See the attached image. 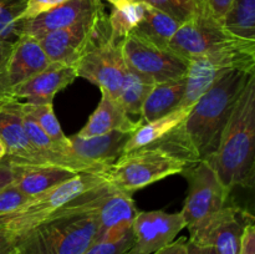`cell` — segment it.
Listing matches in <instances>:
<instances>
[{
	"instance_id": "6da1fadb",
	"label": "cell",
	"mask_w": 255,
	"mask_h": 254,
	"mask_svg": "<svg viewBox=\"0 0 255 254\" xmlns=\"http://www.w3.org/2000/svg\"><path fill=\"white\" fill-rule=\"evenodd\" d=\"M101 186L81 194L34 229L17 237V253H84L97 238L96 197Z\"/></svg>"
},
{
	"instance_id": "7a4b0ae2",
	"label": "cell",
	"mask_w": 255,
	"mask_h": 254,
	"mask_svg": "<svg viewBox=\"0 0 255 254\" xmlns=\"http://www.w3.org/2000/svg\"><path fill=\"white\" fill-rule=\"evenodd\" d=\"M255 74L244 86L216 152L207 159L222 183L253 188L255 177Z\"/></svg>"
},
{
	"instance_id": "3957f363",
	"label": "cell",
	"mask_w": 255,
	"mask_h": 254,
	"mask_svg": "<svg viewBox=\"0 0 255 254\" xmlns=\"http://www.w3.org/2000/svg\"><path fill=\"white\" fill-rule=\"evenodd\" d=\"M255 72L232 70L207 90L192 107L179 128L199 159L216 152L237 101Z\"/></svg>"
},
{
	"instance_id": "277c9868",
	"label": "cell",
	"mask_w": 255,
	"mask_h": 254,
	"mask_svg": "<svg viewBox=\"0 0 255 254\" xmlns=\"http://www.w3.org/2000/svg\"><path fill=\"white\" fill-rule=\"evenodd\" d=\"M232 70L255 72V41L236 37L189 60L186 91L178 107L193 106L207 90Z\"/></svg>"
},
{
	"instance_id": "5b68a950",
	"label": "cell",
	"mask_w": 255,
	"mask_h": 254,
	"mask_svg": "<svg viewBox=\"0 0 255 254\" xmlns=\"http://www.w3.org/2000/svg\"><path fill=\"white\" fill-rule=\"evenodd\" d=\"M105 183L100 174L79 173L69 181L31 197L19 208L0 216V229L10 232L15 238L27 233L46 221L81 194Z\"/></svg>"
},
{
	"instance_id": "8992f818",
	"label": "cell",
	"mask_w": 255,
	"mask_h": 254,
	"mask_svg": "<svg viewBox=\"0 0 255 254\" xmlns=\"http://www.w3.org/2000/svg\"><path fill=\"white\" fill-rule=\"evenodd\" d=\"M187 166L182 159L149 144L125 153L100 176L114 188L133 193L172 174L182 173Z\"/></svg>"
},
{
	"instance_id": "52a82bcc",
	"label": "cell",
	"mask_w": 255,
	"mask_h": 254,
	"mask_svg": "<svg viewBox=\"0 0 255 254\" xmlns=\"http://www.w3.org/2000/svg\"><path fill=\"white\" fill-rule=\"evenodd\" d=\"M182 174L188 182V193L181 212L193 238L227 206L231 191L204 159L187 166Z\"/></svg>"
},
{
	"instance_id": "ba28073f",
	"label": "cell",
	"mask_w": 255,
	"mask_h": 254,
	"mask_svg": "<svg viewBox=\"0 0 255 254\" xmlns=\"http://www.w3.org/2000/svg\"><path fill=\"white\" fill-rule=\"evenodd\" d=\"M121 50L128 69L149 77L156 84L186 77L188 61L133 32L122 40Z\"/></svg>"
},
{
	"instance_id": "9c48e42d",
	"label": "cell",
	"mask_w": 255,
	"mask_h": 254,
	"mask_svg": "<svg viewBox=\"0 0 255 254\" xmlns=\"http://www.w3.org/2000/svg\"><path fill=\"white\" fill-rule=\"evenodd\" d=\"M121 42L116 44L111 37L101 40L90 46L74 65L77 77L97 85L101 91L115 100L128 70L122 55Z\"/></svg>"
},
{
	"instance_id": "30bf717a",
	"label": "cell",
	"mask_w": 255,
	"mask_h": 254,
	"mask_svg": "<svg viewBox=\"0 0 255 254\" xmlns=\"http://www.w3.org/2000/svg\"><path fill=\"white\" fill-rule=\"evenodd\" d=\"M186 228L182 212L138 211L132 224V244L125 254H153L176 241Z\"/></svg>"
},
{
	"instance_id": "8fae6325",
	"label": "cell",
	"mask_w": 255,
	"mask_h": 254,
	"mask_svg": "<svg viewBox=\"0 0 255 254\" xmlns=\"http://www.w3.org/2000/svg\"><path fill=\"white\" fill-rule=\"evenodd\" d=\"M233 39L236 37L229 35L219 21L204 15L194 14L179 25L167 49L189 61Z\"/></svg>"
},
{
	"instance_id": "7c38bea8",
	"label": "cell",
	"mask_w": 255,
	"mask_h": 254,
	"mask_svg": "<svg viewBox=\"0 0 255 254\" xmlns=\"http://www.w3.org/2000/svg\"><path fill=\"white\" fill-rule=\"evenodd\" d=\"M99 218L97 241H114L132 232V224L138 209L134 206L132 193L111 187L105 182L96 197Z\"/></svg>"
},
{
	"instance_id": "4fadbf2b",
	"label": "cell",
	"mask_w": 255,
	"mask_h": 254,
	"mask_svg": "<svg viewBox=\"0 0 255 254\" xmlns=\"http://www.w3.org/2000/svg\"><path fill=\"white\" fill-rule=\"evenodd\" d=\"M51 61L42 50L39 40L22 34L12 45L0 76V100L5 99L11 90L30 77L46 69Z\"/></svg>"
},
{
	"instance_id": "5bb4252c",
	"label": "cell",
	"mask_w": 255,
	"mask_h": 254,
	"mask_svg": "<svg viewBox=\"0 0 255 254\" xmlns=\"http://www.w3.org/2000/svg\"><path fill=\"white\" fill-rule=\"evenodd\" d=\"M254 223V216L246 209L226 206L197 236L189 241L208 244L217 254H239L244 228Z\"/></svg>"
},
{
	"instance_id": "9a60e30c",
	"label": "cell",
	"mask_w": 255,
	"mask_h": 254,
	"mask_svg": "<svg viewBox=\"0 0 255 254\" xmlns=\"http://www.w3.org/2000/svg\"><path fill=\"white\" fill-rule=\"evenodd\" d=\"M0 141L6 148V158L27 163L51 164L30 142L22 124L19 100L9 97L0 100Z\"/></svg>"
},
{
	"instance_id": "2e32d148",
	"label": "cell",
	"mask_w": 255,
	"mask_h": 254,
	"mask_svg": "<svg viewBox=\"0 0 255 254\" xmlns=\"http://www.w3.org/2000/svg\"><path fill=\"white\" fill-rule=\"evenodd\" d=\"M101 10L71 26L47 32L37 39L50 61L54 64H76L77 60L90 46L96 16Z\"/></svg>"
},
{
	"instance_id": "e0dca14e",
	"label": "cell",
	"mask_w": 255,
	"mask_h": 254,
	"mask_svg": "<svg viewBox=\"0 0 255 254\" xmlns=\"http://www.w3.org/2000/svg\"><path fill=\"white\" fill-rule=\"evenodd\" d=\"M76 77L74 65L51 62L41 72L11 90L6 97L29 104H52L55 95L71 85Z\"/></svg>"
},
{
	"instance_id": "ac0fdd59",
	"label": "cell",
	"mask_w": 255,
	"mask_h": 254,
	"mask_svg": "<svg viewBox=\"0 0 255 254\" xmlns=\"http://www.w3.org/2000/svg\"><path fill=\"white\" fill-rule=\"evenodd\" d=\"M104 9L101 0H69L32 19L24 20L22 34L40 39L47 32L71 26Z\"/></svg>"
},
{
	"instance_id": "d6986e66",
	"label": "cell",
	"mask_w": 255,
	"mask_h": 254,
	"mask_svg": "<svg viewBox=\"0 0 255 254\" xmlns=\"http://www.w3.org/2000/svg\"><path fill=\"white\" fill-rule=\"evenodd\" d=\"M4 158L11 167L14 178L12 184L29 198L44 193L79 174L77 172L55 164L27 163L6 157Z\"/></svg>"
},
{
	"instance_id": "ffe728a7",
	"label": "cell",
	"mask_w": 255,
	"mask_h": 254,
	"mask_svg": "<svg viewBox=\"0 0 255 254\" xmlns=\"http://www.w3.org/2000/svg\"><path fill=\"white\" fill-rule=\"evenodd\" d=\"M132 133L124 131H112L95 137H69L71 149L75 156L84 161L111 166L120 157L124 156L125 146Z\"/></svg>"
},
{
	"instance_id": "44dd1931",
	"label": "cell",
	"mask_w": 255,
	"mask_h": 254,
	"mask_svg": "<svg viewBox=\"0 0 255 254\" xmlns=\"http://www.w3.org/2000/svg\"><path fill=\"white\" fill-rule=\"evenodd\" d=\"M142 125L141 120L136 121L126 114L119 101L112 99L109 94L101 91V100L99 106L90 116L87 124L80 129L76 136L87 138V137L100 136L112 131H124L133 133Z\"/></svg>"
},
{
	"instance_id": "7402d4cb",
	"label": "cell",
	"mask_w": 255,
	"mask_h": 254,
	"mask_svg": "<svg viewBox=\"0 0 255 254\" xmlns=\"http://www.w3.org/2000/svg\"><path fill=\"white\" fill-rule=\"evenodd\" d=\"M186 91V77L172 81L158 82L147 96L141 110L142 124L159 119L178 109Z\"/></svg>"
},
{
	"instance_id": "603a6c76",
	"label": "cell",
	"mask_w": 255,
	"mask_h": 254,
	"mask_svg": "<svg viewBox=\"0 0 255 254\" xmlns=\"http://www.w3.org/2000/svg\"><path fill=\"white\" fill-rule=\"evenodd\" d=\"M192 107L193 106L178 107L174 111L169 112V114L164 115V116L159 117V119L142 124L131 134L129 139L127 141L126 146H125V153L136 151V149L142 148V147L149 146L153 142L161 139L164 134L171 132L174 127H177L183 122V120L191 112Z\"/></svg>"
},
{
	"instance_id": "cb8c5ba5",
	"label": "cell",
	"mask_w": 255,
	"mask_h": 254,
	"mask_svg": "<svg viewBox=\"0 0 255 254\" xmlns=\"http://www.w3.org/2000/svg\"><path fill=\"white\" fill-rule=\"evenodd\" d=\"M179 25L178 20L146 2L143 19L132 32L156 46L167 49Z\"/></svg>"
},
{
	"instance_id": "d4e9b609",
	"label": "cell",
	"mask_w": 255,
	"mask_h": 254,
	"mask_svg": "<svg viewBox=\"0 0 255 254\" xmlns=\"http://www.w3.org/2000/svg\"><path fill=\"white\" fill-rule=\"evenodd\" d=\"M156 82L149 77L128 69L120 89L117 101L128 116L141 115L142 106Z\"/></svg>"
},
{
	"instance_id": "484cf974",
	"label": "cell",
	"mask_w": 255,
	"mask_h": 254,
	"mask_svg": "<svg viewBox=\"0 0 255 254\" xmlns=\"http://www.w3.org/2000/svg\"><path fill=\"white\" fill-rule=\"evenodd\" d=\"M222 26L232 36L255 41V0H233Z\"/></svg>"
},
{
	"instance_id": "4316f807",
	"label": "cell",
	"mask_w": 255,
	"mask_h": 254,
	"mask_svg": "<svg viewBox=\"0 0 255 254\" xmlns=\"http://www.w3.org/2000/svg\"><path fill=\"white\" fill-rule=\"evenodd\" d=\"M21 109L25 114L29 115L40 128L45 132L47 137L60 147L65 153L75 156L71 149L69 137L65 136L60 122L54 112L52 104H29V102L21 101Z\"/></svg>"
},
{
	"instance_id": "83f0119b",
	"label": "cell",
	"mask_w": 255,
	"mask_h": 254,
	"mask_svg": "<svg viewBox=\"0 0 255 254\" xmlns=\"http://www.w3.org/2000/svg\"><path fill=\"white\" fill-rule=\"evenodd\" d=\"M146 11V1L137 0L121 6H114L109 16L111 37L114 42L119 44L128 36L143 19Z\"/></svg>"
},
{
	"instance_id": "f1b7e54d",
	"label": "cell",
	"mask_w": 255,
	"mask_h": 254,
	"mask_svg": "<svg viewBox=\"0 0 255 254\" xmlns=\"http://www.w3.org/2000/svg\"><path fill=\"white\" fill-rule=\"evenodd\" d=\"M143 1L171 15L181 24L196 12L194 0H143Z\"/></svg>"
},
{
	"instance_id": "f546056e",
	"label": "cell",
	"mask_w": 255,
	"mask_h": 254,
	"mask_svg": "<svg viewBox=\"0 0 255 254\" xmlns=\"http://www.w3.org/2000/svg\"><path fill=\"white\" fill-rule=\"evenodd\" d=\"M132 244V232L120 239L97 241L82 254H125Z\"/></svg>"
},
{
	"instance_id": "4dcf8cb0",
	"label": "cell",
	"mask_w": 255,
	"mask_h": 254,
	"mask_svg": "<svg viewBox=\"0 0 255 254\" xmlns=\"http://www.w3.org/2000/svg\"><path fill=\"white\" fill-rule=\"evenodd\" d=\"M194 2H196L194 14L212 17L222 24V20L228 12L233 0H194Z\"/></svg>"
},
{
	"instance_id": "1f68e13d",
	"label": "cell",
	"mask_w": 255,
	"mask_h": 254,
	"mask_svg": "<svg viewBox=\"0 0 255 254\" xmlns=\"http://www.w3.org/2000/svg\"><path fill=\"white\" fill-rule=\"evenodd\" d=\"M27 199L29 197L24 196L14 184H10V186L2 188L0 191V216L19 208Z\"/></svg>"
},
{
	"instance_id": "d6a6232c",
	"label": "cell",
	"mask_w": 255,
	"mask_h": 254,
	"mask_svg": "<svg viewBox=\"0 0 255 254\" xmlns=\"http://www.w3.org/2000/svg\"><path fill=\"white\" fill-rule=\"evenodd\" d=\"M66 1H69V0H27L26 7H25L24 12H22L21 19H32V17L37 16V15L42 14V12L52 9V7L57 6V5L64 4Z\"/></svg>"
},
{
	"instance_id": "836d02e7",
	"label": "cell",
	"mask_w": 255,
	"mask_h": 254,
	"mask_svg": "<svg viewBox=\"0 0 255 254\" xmlns=\"http://www.w3.org/2000/svg\"><path fill=\"white\" fill-rule=\"evenodd\" d=\"M239 254H255V226L249 223L244 228L243 236L241 241Z\"/></svg>"
},
{
	"instance_id": "e575fe53",
	"label": "cell",
	"mask_w": 255,
	"mask_h": 254,
	"mask_svg": "<svg viewBox=\"0 0 255 254\" xmlns=\"http://www.w3.org/2000/svg\"><path fill=\"white\" fill-rule=\"evenodd\" d=\"M0 254H19L16 238L4 229H0Z\"/></svg>"
},
{
	"instance_id": "d590c367",
	"label": "cell",
	"mask_w": 255,
	"mask_h": 254,
	"mask_svg": "<svg viewBox=\"0 0 255 254\" xmlns=\"http://www.w3.org/2000/svg\"><path fill=\"white\" fill-rule=\"evenodd\" d=\"M186 254H217L216 249L208 244H201L187 239Z\"/></svg>"
},
{
	"instance_id": "8d00e7d4",
	"label": "cell",
	"mask_w": 255,
	"mask_h": 254,
	"mask_svg": "<svg viewBox=\"0 0 255 254\" xmlns=\"http://www.w3.org/2000/svg\"><path fill=\"white\" fill-rule=\"evenodd\" d=\"M12 171L9 162L5 158L0 161V191L5 187L12 184Z\"/></svg>"
},
{
	"instance_id": "74e56055",
	"label": "cell",
	"mask_w": 255,
	"mask_h": 254,
	"mask_svg": "<svg viewBox=\"0 0 255 254\" xmlns=\"http://www.w3.org/2000/svg\"><path fill=\"white\" fill-rule=\"evenodd\" d=\"M186 238H179L153 254H182V252L184 251V247H186Z\"/></svg>"
},
{
	"instance_id": "f35d334b",
	"label": "cell",
	"mask_w": 255,
	"mask_h": 254,
	"mask_svg": "<svg viewBox=\"0 0 255 254\" xmlns=\"http://www.w3.org/2000/svg\"><path fill=\"white\" fill-rule=\"evenodd\" d=\"M12 45L14 44H10V42L5 41V40H2L1 37H0V76H1L2 74L5 61H6L7 56H9Z\"/></svg>"
},
{
	"instance_id": "ab89813d",
	"label": "cell",
	"mask_w": 255,
	"mask_h": 254,
	"mask_svg": "<svg viewBox=\"0 0 255 254\" xmlns=\"http://www.w3.org/2000/svg\"><path fill=\"white\" fill-rule=\"evenodd\" d=\"M110 4H112L114 6H121V5L128 4V2H133L137 1V0H107Z\"/></svg>"
},
{
	"instance_id": "60d3db41",
	"label": "cell",
	"mask_w": 255,
	"mask_h": 254,
	"mask_svg": "<svg viewBox=\"0 0 255 254\" xmlns=\"http://www.w3.org/2000/svg\"><path fill=\"white\" fill-rule=\"evenodd\" d=\"M5 156H6V148H5L4 143L0 141V161H1Z\"/></svg>"
},
{
	"instance_id": "b9f144b4",
	"label": "cell",
	"mask_w": 255,
	"mask_h": 254,
	"mask_svg": "<svg viewBox=\"0 0 255 254\" xmlns=\"http://www.w3.org/2000/svg\"><path fill=\"white\" fill-rule=\"evenodd\" d=\"M182 254H186V247H184V251L182 252Z\"/></svg>"
}]
</instances>
